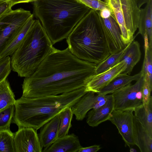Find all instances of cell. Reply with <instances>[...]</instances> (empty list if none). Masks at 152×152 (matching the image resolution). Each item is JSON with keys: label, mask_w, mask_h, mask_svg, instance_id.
Segmentation results:
<instances>
[{"label": "cell", "mask_w": 152, "mask_h": 152, "mask_svg": "<svg viewBox=\"0 0 152 152\" xmlns=\"http://www.w3.org/2000/svg\"><path fill=\"white\" fill-rule=\"evenodd\" d=\"M97 65L80 59L67 47L56 48L22 84L23 97L34 98L66 93L85 86L95 74Z\"/></svg>", "instance_id": "cell-1"}, {"label": "cell", "mask_w": 152, "mask_h": 152, "mask_svg": "<svg viewBox=\"0 0 152 152\" xmlns=\"http://www.w3.org/2000/svg\"><path fill=\"white\" fill-rule=\"evenodd\" d=\"M86 86L57 95L28 98L16 100L13 122L18 127L40 129L62 111L71 107L87 93Z\"/></svg>", "instance_id": "cell-2"}, {"label": "cell", "mask_w": 152, "mask_h": 152, "mask_svg": "<svg viewBox=\"0 0 152 152\" xmlns=\"http://www.w3.org/2000/svg\"><path fill=\"white\" fill-rule=\"evenodd\" d=\"M32 4L33 15L53 45L66 39L91 9L77 0H37Z\"/></svg>", "instance_id": "cell-3"}, {"label": "cell", "mask_w": 152, "mask_h": 152, "mask_svg": "<svg viewBox=\"0 0 152 152\" xmlns=\"http://www.w3.org/2000/svg\"><path fill=\"white\" fill-rule=\"evenodd\" d=\"M66 39L70 51L83 60L97 65L111 54L98 11L91 9L75 26Z\"/></svg>", "instance_id": "cell-4"}, {"label": "cell", "mask_w": 152, "mask_h": 152, "mask_svg": "<svg viewBox=\"0 0 152 152\" xmlns=\"http://www.w3.org/2000/svg\"><path fill=\"white\" fill-rule=\"evenodd\" d=\"M38 19L35 20L24 41L11 56V69L26 77L35 71L55 49Z\"/></svg>", "instance_id": "cell-5"}, {"label": "cell", "mask_w": 152, "mask_h": 152, "mask_svg": "<svg viewBox=\"0 0 152 152\" xmlns=\"http://www.w3.org/2000/svg\"><path fill=\"white\" fill-rule=\"evenodd\" d=\"M120 27L121 38L126 46L135 38L138 28L140 9L136 0H105Z\"/></svg>", "instance_id": "cell-6"}, {"label": "cell", "mask_w": 152, "mask_h": 152, "mask_svg": "<svg viewBox=\"0 0 152 152\" xmlns=\"http://www.w3.org/2000/svg\"><path fill=\"white\" fill-rule=\"evenodd\" d=\"M144 81V77L141 75L134 84L129 83L112 93L114 110H134L143 105L142 90Z\"/></svg>", "instance_id": "cell-7"}, {"label": "cell", "mask_w": 152, "mask_h": 152, "mask_svg": "<svg viewBox=\"0 0 152 152\" xmlns=\"http://www.w3.org/2000/svg\"><path fill=\"white\" fill-rule=\"evenodd\" d=\"M133 110L124 111L113 110L110 121L116 127L124 141L125 147L135 145L133 137Z\"/></svg>", "instance_id": "cell-8"}, {"label": "cell", "mask_w": 152, "mask_h": 152, "mask_svg": "<svg viewBox=\"0 0 152 152\" xmlns=\"http://www.w3.org/2000/svg\"><path fill=\"white\" fill-rule=\"evenodd\" d=\"M99 17L102 29L110 54L124 49L126 46L122 42L119 26L113 14L105 18Z\"/></svg>", "instance_id": "cell-9"}, {"label": "cell", "mask_w": 152, "mask_h": 152, "mask_svg": "<svg viewBox=\"0 0 152 152\" xmlns=\"http://www.w3.org/2000/svg\"><path fill=\"white\" fill-rule=\"evenodd\" d=\"M15 152H42L37 130L31 127H18L14 133Z\"/></svg>", "instance_id": "cell-10"}, {"label": "cell", "mask_w": 152, "mask_h": 152, "mask_svg": "<svg viewBox=\"0 0 152 152\" xmlns=\"http://www.w3.org/2000/svg\"><path fill=\"white\" fill-rule=\"evenodd\" d=\"M109 95L101 96L89 91L71 107L77 121H82L91 109L98 108L106 102Z\"/></svg>", "instance_id": "cell-11"}, {"label": "cell", "mask_w": 152, "mask_h": 152, "mask_svg": "<svg viewBox=\"0 0 152 152\" xmlns=\"http://www.w3.org/2000/svg\"><path fill=\"white\" fill-rule=\"evenodd\" d=\"M125 68L124 63L121 61L104 72L94 74L91 77L86 86V91L98 93L102 88L122 73Z\"/></svg>", "instance_id": "cell-12"}, {"label": "cell", "mask_w": 152, "mask_h": 152, "mask_svg": "<svg viewBox=\"0 0 152 152\" xmlns=\"http://www.w3.org/2000/svg\"><path fill=\"white\" fill-rule=\"evenodd\" d=\"M78 137L74 133L57 139L42 152H78L82 147Z\"/></svg>", "instance_id": "cell-13"}, {"label": "cell", "mask_w": 152, "mask_h": 152, "mask_svg": "<svg viewBox=\"0 0 152 152\" xmlns=\"http://www.w3.org/2000/svg\"><path fill=\"white\" fill-rule=\"evenodd\" d=\"M114 110L112 94L109 95L105 103L98 108L93 109L88 112L86 122L92 127L97 126L101 123L108 120Z\"/></svg>", "instance_id": "cell-14"}, {"label": "cell", "mask_w": 152, "mask_h": 152, "mask_svg": "<svg viewBox=\"0 0 152 152\" xmlns=\"http://www.w3.org/2000/svg\"><path fill=\"white\" fill-rule=\"evenodd\" d=\"M60 119L59 113L40 128L38 136L42 148H48L57 140Z\"/></svg>", "instance_id": "cell-15"}, {"label": "cell", "mask_w": 152, "mask_h": 152, "mask_svg": "<svg viewBox=\"0 0 152 152\" xmlns=\"http://www.w3.org/2000/svg\"><path fill=\"white\" fill-rule=\"evenodd\" d=\"M33 15L19 29L12 39L0 54V58L11 56L22 43L33 24Z\"/></svg>", "instance_id": "cell-16"}, {"label": "cell", "mask_w": 152, "mask_h": 152, "mask_svg": "<svg viewBox=\"0 0 152 152\" xmlns=\"http://www.w3.org/2000/svg\"><path fill=\"white\" fill-rule=\"evenodd\" d=\"M141 55L140 44L134 39L126 46L120 58V62L123 61L125 67L122 73L130 75L134 66L140 61Z\"/></svg>", "instance_id": "cell-17"}, {"label": "cell", "mask_w": 152, "mask_h": 152, "mask_svg": "<svg viewBox=\"0 0 152 152\" xmlns=\"http://www.w3.org/2000/svg\"><path fill=\"white\" fill-rule=\"evenodd\" d=\"M133 137L135 145L141 152H152V136L137 120L134 115Z\"/></svg>", "instance_id": "cell-18"}, {"label": "cell", "mask_w": 152, "mask_h": 152, "mask_svg": "<svg viewBox=\"0 0 152 152\" xmlns=\"http://www.w3.org/2000/svg\"><path fill=\"white\" fill-rule=\"evenodd\" d=\"M138 28L136 36L140 34L143 37L146 33L148 36L149 46L152 47V0H149L145 7L140 9Z\"/></svg>", "instance_id": "cell-19"}, {"label": "cell", "mask_w": 152, "mask_h": 152, "mask_svg": "<svg viewBox=\"0 0 152 152\" xmlns=\"http://www.w3.org/2000/svg\"><path fill=\"white\" fill-rule=\"evenodd\" d=\"M141 75L140 72L133 76L121 73L96 94L104 96L113 93L116 90L130 83L132 81H136Z\"/></svg>", "instance_id": "cell-20"}, {"label": "cell", "mask_w": 152, "mask_h": 152, "mask_svg": "<svg viewBox=\"0 0 152 152\" xmlns=\"http://www.w3.org/2000/svg\"><path fill=\"white\" fill-rule=\"evenodd\" d=\"M134 115L137 120L152 136V97L146 107L143 105L135 108Z\"/></svg>", "instance_id": "cell-21"}, {"label": "cell", "mask_w": 152, "mask_h": 152, "mask_svg": "<svg viewBox=\"0 0 152 152\" xmlns=\"http://www.w3.org/2000/svg\"><path fill=\"white\" fill-rule=\"evenodd\" d=\"M144 43L145 56L140 72L152 88V47L149 46L148 41H145Z\"/></svg>", "instance_id": "cell-22"}, {"label": "cell", "mask_w": 152, "mask_h": 152, "mask_svg": "<svg viewBox=\"0 0 152 152\" xmlns=\"http://www.w3.org/2000/svg\"><path fill=\"white\" fill-rule=\"evenodd\" d=\"M15 101V95L7 79L0 84V111L14 104Z\"/></svg>", "instance_id": "cell-23"}, {"label": "cell", "mask_w": 152, "mask_h": 152, "mask_svg": "<svg viewBox=\"0 0 152 152\" xmlns=\"http://www.w3.org/2000/svg\"><path fill=\"white\" fill-rule=\"evenodd\" d=\"M60 114V122L57 139L68 134L72 126L71 121L74 115L71 107H66Z\"/></svg>", "instance_id": "cell-24"}, {"label": "cell", "mask_w": 152, "mask_h": 152, "mask_svg": "<svg viewBox=\"0 0 152 152\" xmlns=\"http://www.w3.org/2000/svg\"><path fill=\"white\" fill-rule=\"evenodd\" d=\"M126 48V47L120 51L111 54L104 61L97 65L95 70V74L104 72L119 63Z\"/></svg>", "instance_id": "cell-25"}, {"label": "cell", "mask_w": 152, "mask_h": 152, "mask_svg": "<svg viewBox=\"0 0 152 152\" xmlns=\"http://www.w3.org/2000/svg\"><path fill=\"white\" fill-rule=\"evenodd\" d=\"M0 152H15L14 133L10 129L0 131Z\"/></svg>", "instance_id": "cell-26"}, {"label": "cell", "mask_w": 152, "mask_h": 152, "mask_svg": "<svg viewBox=\"0 0 152 152\" xmlns=\"http://www.w3.org/2000/svg\"><path fill=\"white\" fill-rule=\"evenodd\" d=\"M15 110L14 104H12L0 111V131L10 129Z\"/></svg>", "instance_id": "cell-27"}, {"label": "cell", "mask_w": 152, "mask_h": 152, "mask_svg": "<svg viewBox=\"0 0 152 152\" xmlns=\"http://www.w3.org/2000/svg\"><path fill=\"white\" fill-rule=\"evenodd\" d=\"M11 70L10 57L7 56L0 58V84L7 79Z\"/></svg>", "instance_id": "cell-28"}, {"label": "cell", "mask_w": 152, "mask_h": 152, "mask_svg": "<svg viewBox=\"0 0 152 152\" xmlns=\"http://www.w3.org/2000/svg\"><path fill=\"white\" fill-rule=\"evenodd\" d=\"M81 3L95 10L101 11L110 9L108 4L101 0H77Z\"/></svg>", "instance_id": "cell-29"}, {"label": "cell", "mask_w": 152, "mask_h": 152, "mask_svg": "<svg viewBox=\"0 0 152 152\" xmlns=\"http://www.w3.org/2000/svg\"><path fill=\"white\" fill-rule=\"evenodd\" d=\"M152 90L149 84L145 80L142 87V98L143 105L146 107L151 96V95Z\"/></svg>", "instance_id": "cell-30"}, {"label": "cell", "mask_w": 152, "mask_h": 152, "mask_svg": "<svg viewBox=\"0 0 152 152\" xmlns=\"http://www.w3.org/2000/svg\"><path fill=\"white\" fill-rule=\"evenodd\" d=\"M10 0H0V17L12 10Z\"/></svg>", "instance_id": "cell-31"}, {"label": "cell", "mask_w": 152, "mask_h": 152, "mask_svg": "<svg viewBox=\"0 0 152 152\" xmlns=\"http://www.w3.org/2000/svg\"><path fill=\"white\" fill-rule=\"evenodd\" d=\"M101 148L100 145H94L86 147H81L78 152H96Z\"/></svg>", "instance_id": "cell-32"}, {"label": "cell", "mask_w": 152, "mask_h": 152, "mask_svg": "<svg viewBox=\"0 0 152 152\" xmlns=\"http://www.w3.org/2000/svg\"><path fill=\"white\" fill-rule=\"evenodd\" d=\"M99 16L102 18H107L109 16L111 13L110 9L105 8L101 11H98Z\"/></svg>", "instance_id": "cell-33"}, {"label": "cell", "mask_w": 152, "mask_h": 152, "mask_svg": "<svg viewBox=\"0 0 152 152\" xmlns=\"http://www.w3.org/2000/svg\"><path fill=\"white\" fill-rule=\"evenodd\" d=\"M36 0H10L12 7L14 5L18 3L32 2Z\"/></svg>", "instance_id": "cell-34"}, {"label": "cell", "mask_w": 152, "mask_h": 152, "mask_svg": "<svg viewBox=\"0 0 152 152\" xmlns=\"http://www.w3.org/2000/svg\"><path fill=\"white\" fill-rule=\"evenodd\" d=\"M138 7L140 9L141 6L144 4L146 3L149 0H136Z\"/></svg>", "instance_id": "cell-35"}]
</instances>
